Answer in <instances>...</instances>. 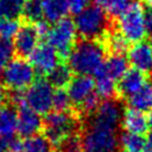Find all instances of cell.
Wrapping results in <instances>:
<instances>
[{"instance_id":"cell-1","label":"cell","mask_w":152,"mask_h":152,"mask_svg":"<svg viewBox=\"0 0 152 152\" xmlns=\"http://www.w3.org/2000/svg\"><path fill=\"white\" fill-rule=\"evenodd\" d=\"M106 61L104 46L97 40L82 39L68 55V66L71 72L81 76L96 75Z\"/></svg>"},{"instance_id":"cell-2","label":"cell","mask_w":152,"mask_h":152,"mask_svg":"<svg viewBox=\"0 0 152 152\" xmlns=\"http://www.w3.org/2000/svg\"><path fill=\"white\" fill-rule=\"evenodd\" d=\"M74 24L77 34H80L83 39L97 40L107 34L109 19L107 13L101 7L97 5H90L75 15Z\"/></svg>"},{"instance_id":"cell-3","label":"cell","mask_w":152,"mask_h":152,"mask_svg":"<svg viewBox=\"0 0 152 152\" xmlns=\"http://www.w3.org/2000/svg\"><path fill=\"white\" fill-rule=\"evenodd\" d=\"M66 91L71 103L82 113L93 114L100 104V97L95 90V82L90 76L76 75L69 82Z\"/></svg>"},{"instance_id":"cell-4","label":"cell","mask_w":152,"mask_h":152,"mask_svg":"<svg viewBox=\"0 0 152 152\" xmlns=\"http://www.w3.org/2000/svg\"><path fill=\"white\" fill-rule=\"evenodd\" d=\"M44 137L50 144L57 147L65 138L77 133L78 121L75 115L69 112H50L46 114L44 121Z\"/></svg>"},{"instance_id":"cell-5","label":"cell","mask_w":152,"mask_h":152,"mask_svg":"<svg viewBox=\"0 0 152 152\" xmlns=\"http://www.w3.org/2000/svg\"><path fill=\"white\" fill-rule=\"evenodd\" d=\"M119 33L128 43H140L146 36L144 7L140 2L132 1L118 19Z\"/></svg>"},{"instance_id":"cell-6","label":"cell","mask_w":152,"mask_h":152,"mask_svg":"<svg viewBox=\"0 0 152 152\" xmlns=\"http://www.w3.org/2000/svg\"><path fill=\"white\" fill-rule=\"evenodd\" d=\"M1 80L12 91H23L36 81V70L25 58L15 57L5 66Z\"/></svg>"},{"instance_id":"cell-7","label":"cell","mask_w":152,"mask_h":152,"mask_svg":"<svg viewBox=\"0 0 152 152\" xmlns=\"http://www.w3.org/2000/svg\"><path fill=\"white\" fill-rule=\"evenodd\" d=\"M82 152H116L119 137L115 131L88 125L81 135Z\"/></svg>"},{"instance_id":"cell-8","label":"cell","mask_w":152,"mask_h":152,"mask_svg":"<svg viewBox=\"0 0 152 152\" xmlns=\"http://www.w3.org/2000/svg\"><path fill=\"white\" fill-rule=\"evenodd\" d=\"M77 31L74 20L69 18H63L55 23L45 36L48 44L51 45L59 56H68L74 45L76 44Z\"/></svg>"},{"instance_id":"cell-9","label":"cell","mask_w":152,"mask_h":152,"mask_svg":"<svg viewBox=\"0 0 152 152\" xmlns=\"http://www.w3.org/2000/svg\"><path fill=\"white\" fill-rule=\"evenodd\" d=\"M53 93V87L46 80L40 78L34 81L26 89L24 93V102L39 115L48 114L52 108Z\"/></svg>"},{"instance_id":"cell-10","label":"cell","mask_w":152,"mask_h":152,"mask_svg":"<svg viewBox=\"0 0 152 152\" xmlns=\"http://www.w3.org/2000/svg\"><path fill=\"white\" fill-rule=\"evenodd\" d=\"M124 109L121 103L115 99H108L102 101L96 110L93 113L89 125L104 129L116 131L121 124Z\"/></svg>"},{"instance_id":"cell-11","label":"cell","mask_w":152,"mask_h":152,"mask_svg":"<svg viewBox=\"0 0 152 152\" xmlns=\"http://www.w3.org/2000/svg\"><path fill=\"white\" fill-rule=\"evenodd\" d=\"M40 34L37 26L32 23H25L20 25L17 34L13 38V49L19 55V57H30L31 53L39 45Z\"/></svg>"},{"instance_id":"cell-12","label":"cell","mask_w":152,"mask_h":152,"mask_svg":"<svg viewBox=\"0 0 152 152\" xmlns=\"http://www.w3.org/2000/svg\"><path fill=\"white\" fill-rule=\"evenodd\" d=\"M30 63L39 74H49L59 64L58 52L48 43L39 44L30 56Z\"/></svg>"},{"instance_id":"cell-13","label":"cell","mask_w":152,"mask_h":152,"mask_svg":"<svg viewBox=\"0 0 152 152\" xmlns=\"http://www.w3.org/2000/svg\"><path fill=\"white\" fill-rule=\"evenodd\" d=\"M43 127V120L38 113L28 108L25 103L18 107V132L21 137L30 138L39 133Z\"/></svg>"},{"instance_id":"cell-14","label":"cell","mask_w":152,"mask_h":152,"mask_svg":"<svg viewBox=\"0 0 152 152\" xmlns=\"http://www.w3.org/2000/svg\"><path fill=\"white\" fill-rule=\"evenodd\" d=\"M127 61L133 69L141 72L152 70V49L146 42L135 43L129 48L127 53Z\"/></svg>"},{"instance_id":"cell-15","label":"cell","mask_w":152,"mask_h":152,"mask_svg":"<svg viewBox=\"0 0 152 152\" xmlns=\"http://www.w3.org/2000/svg\"><path fill=\"white\" fill-rule=\"evenodd\" d=\"M147 82L144 72L135 70V69H128L125 75L119 80V84L116 86V90L121 94L124 97H129L134 95L138 90L142 88V86Z\"/></svg>"},{"instance_id":"cell-16","label":"cell","mask_w":152,"mask_h":152,"mask_svg":"<svg viewBox=\"0 0 152 152\" xmlns=\"http://www.w3.org/2000/svg\"><path fill=\"white\" fill-rule=\"evenodd\" d=\"M121 125L127 133L137 134V135H144L150 128H148V120L145 113L134 110V109H127L124 112Z\"/></svg>"},{"instance_id":"cell-17","label":"cell","mask_w":152,"mask_h":152,"mask_svg":"<svg viewBox=\"0 0 152 152\" xmlns=\"http://www.w3.org/2000/svg\"><path fill=\"white\" fill-rule=\"evenodd\" d=\"M128 106L141 113L152 110V81H147L140 90L128 97Z\"/></svg>"},{"instance_id":"cell-18","label":"cell","mask_w":152,"mask_h":152,"mask_svg":"<svg viewBox=\"0 0 152 152\" xmlns=\"http://www.w3.org/2000/svg\"><path fill=\"white\" fill-rule=\"evenodd\" d=\"M43 14L46 21L57 23L69 12V0H40Z\"/></svg>"},{"instance_id":"cell-19","label":"cell","mask_w":152,"mask_h":152,"mask_svg":"<svg viewBox=\"0 0 152 152\" xmlns=\"http://www.w3.org/2000/svg\"><path fill=\"white\" fill-rule=\"evenodd\" d=\"M18 131V112L12 106L0 109V137L4 139L13 138Z\"/></svg>"},{"instance_id":"cell-20","label":"cell","mask_w":152,"mask_h":152,"mask_svg":"<svg viewBox=\"0 0 152 152\" xmlns=\"http://www.w3.org/2000/svg\"><path fill=\"white\" fill-rule=\"evenodd\" d=\"M128 61L124 55H116L113 53L112 56H109L104 63L103 66L101 68V70L109 76L110 78H113L114 81L120 80L125 72L128 70Z\"/></svg>"},{"instance_id":"cell-21","label":"cell","mask_w":152,"mask_h":152,"mask_svg":"<svg viewBox=\"0 0 152 152\" xmlns=\"http://www.w3.org/2000/svg\"><path fill=\"white\" fill-rule=\"evenodd\" d=\"M95 82V90L96 94L99 95V97L108 100V99H113L114 93L116 91V84L113 78H110L109 76H107L102 70H100L94 78Z\"/></svg>"},{"instance_id":"cell-22","label":"cell","mask_w":152,"mask_h":152,"mask_svg":"<svg viewBox=\"0 0 152 152\" xmlns=\"http://www.w3.org/2000/svg\"><path fill=\"white\" fill-rule=\"evenodd\" d=\"M71 70L69 69L68 65L59 63L58 65H56L48 75H46V81L52 86L56 87L57 89H61L65 86L69 84V82L71 81L72 76H71Z\"/></svg>"},{"instance_id":"cell-23","label":"cell","mask_w":152,"mask_h":152,"mask_svg":"<svg viewBox=\"0 0 152 152\" xmlns=\"http://www.w3.org/2000/svg\"><path fill=\"white\" fill-rule=\"evenodd\" d=\"M119 146L122 152H144L145 139L142 135L125 132L119 137Z\"/></svg>"},{"instance_id":"cell-24","label":"cell","mask_w":152,"mask_h":152,"mask_svg":"<svg viewBox=\"0 0 152 152\" xmlns=\"http://www.w3.org/2000/svg\"><path fill=\"white\" fill-rule=\"evenodd\" d=\"M23 152H53V147L44 135L36 134L23 141Z\"/></svg>"},{"instance_id":"cell-25","label":"cell","mask_w":152,"mask_h":152,"mask_svg":"<svg viewBox=\"0 0 152 152\" xmlns=\"http://www.w3.org/2000/svg\"><path fill=\"white\" fill-rule=\"evenodd\" d=\"M26 0H0V18L17 19L23 14Z\"/></svg>"},{"instance_id":"cell-26","label":"cell","mask_w":152,"mask_h":152,"mask_svg":"<svg viewBox=\"0 0 152 152\" xmlns=\"http://www.w3.org/2000/svg\"><path fill=\"white\" fill-rule=\"evenodd\" d=\"M23 14L26 18L27 23L37 24L42 21L44 18V14H43V7H42L40 0H26Z\"/></svg>"},{"instance_id":"cell-27","label":"cell","mask_w":152,"mask_h":152,"mask_svg":"<svg viewBox=\"0 0 152 152\" xmlns=\"http://www.w3.org/2000/svg\"><path fill=\"white\" fill-rule=\"evenodd\" d=\"M96 5L101 7L107 14L119 17L132 0H95Z\"/></svg>"},{"instance_id":"cell-28","label":"cell","mask_w":152,"mask_h":152,"mask_svg":"<svg viewBox=\"0 0 152 152\" xmlns=\"http://www.w3.org/2000/svg\"><path fill=\"white\" fill-rule=\"evenodd\" d=\"M19 27L20 25L17 19L0 18V39L11 40L17 34Z\"/></svg>"},{"instance_id":"cell-29","label":"cell","mask_w":152,"mask_h":152,"mask_svg":"<svg viewBox=\"0 0 152 152\" xmlns=\"http://www.w3.org/2000/svg\"><path fill=\"white\" fill-rule=\"evenodd\" d=\"M107 46L113 51V53L122 55L128 49V42L119 32L112 33L107 37Z\"/></svg>"},{"instance_id":"cell-30","label":"cell","mask_w":152,"mask_h":152,"mask_svg":"<svg viewBox=\"0 0 152 152\" xmlns=\"http://www.w3.org/2000/svg\"><path fill=\"white\" fill-rule=\"evenodd\" d=\"M71 101L69 99L68 91L63 88L55 90L53 93V100H52V107L56 112H68L70 108Z\"/></svg>"},{"instance_id":"cell-31","label":"cell","mask_w":152,"mask_h":152,"mask_svg":"<svg viewBox=\"0 0 152 152\" xmlns=\"http://www.w3.org/2000/svg\"><path fill=\"white\" fill-rule=\"evenodd\" d=\"M58 152H82V142L81 137L75 133L65 138L57 147Z\"/></svg>"},{"instance_id":"cell-32","label":"cell","mask_w":152,"mask_h":152,"mask_svg":"<svg viewBox=\"0 0 152 152\" xmlns=\"http://www.w3.org/2000/svg\"><path fill=\"white\" fill-rule=\"evenodd\" d=\"M14 49L11 40H2L0 39V78L2 76V71L7 63L12 59Z\"/></svg>"},{"instance_id":"cell-33","label":"cell","mask_w":152,"mask_h":152,"mask_svg":"<svg viewBox=\"0 0 152 152\" xmlns=\"http://www.w3.org/2000/svg\"><path fill=\"white\" fill-rule=\"evenodd\" d=\"M90 2L91 0H69V11L76 15L77 13L90 6Z\"/></svg>"},{"instance_id":"cell-34","label":"cell","mask_w":152,"mask_h":152,"mask_svg":"<svg viewBox=\"0 0 152 152\" xmlns=\"http://www.w3.org/2000/svg\"><path fill=\"white\" fill-rule=\"evenodd\" d=\"M144 21H145L146 33L152 34V8L150 6L144 7Z\"/></svg>"},{"instance_id":"cell-35","label":"cell","mask_w":152,"mask_h":152,"mask_svg":"<svg viewBox=\"0 0 152 152\" xmlns=\"http://www.w3.org/2000/svg\"><path fill=\"white\" fill-rule=\"evenodd\" d=\"M7 97H8V95H7V93H6V90H5V88L0 84V109H2L6 104V100H7Z\"/></svg>"},{"instance_id":"cell-36","label":"cell","mask_w":152,"mask_h":152,"mask_svg":"<svg viewBox=\"0 0 152 152\" xmlns=\"http://www.w3.org/2000/svg\"><path fill=\"white\" fill-rule=\"evenodd\" d=\"M144 152H152V133L145 139V148Z\"/></svg>"},{"instance_id":"cell-37","label":"cell","mask_w":152,"mask_h":152,"mask_svg":"<svg viewBox=\"0 0 152 152\" xmlns=\"http://www.w3.org/2000/svg\"><path fill=\"white\" fill-rule=\"evenodd\" d=\"M0 152H6V139L0 137Z\"/></svg>"},{"instance_id":"cell-38","label":"cell","mask_w":152,"mask_h":152,"mask_svg":"<svg viewBox=\"0 0 152 152\" xmlns=\"http://www.w3.org/2000/svg\"><path fill=\"white\" fill-rule=\"evenodd\" d=\"M147 120H148V128L152 131V110L150 112V114L147 116Z\"/></svg>"},{"instance_id":"cell-39","label":"cell","mask_w":152,"mask_h":152,"mask_svg":"<svg viewBox=\"0 0 152 152\" xmlns=\"http://www.w3.org/2000/svg\"><path fill=\"white\" fill-rule=\"evenodd\" d=\"M147 6H150L151 8H152V0H148V5Z\"/></svg>"},{"instance_id":"cell-40","label":"cell","mask_w":152,"mask_h":152,"mask_svg":"<svg viewBox=\"0 0 152 152\" xmlns=\"http://www.w3.org/2000/svg\"><path fill=\"white\" fill-rule=\"evenodd\" d=\"M150 45H151V49H152V40H151V44Z\"/></svg>"}]
</instances>
